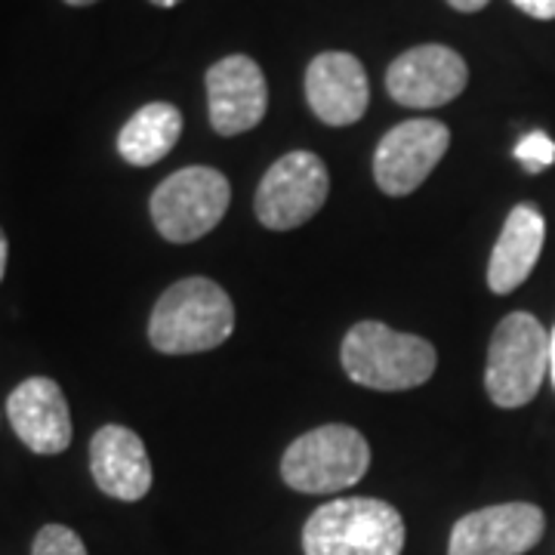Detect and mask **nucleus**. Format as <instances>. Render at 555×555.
Wrapping results in <instances>:
<instances>
[{
    "label": "nucleus",
    "mask_w": 555,
    "mask_h": 555,
    "mask_svg": "<svg viewBox=\"0 0 555 555\" xmlns=\"http://www.w3.org/2000/svg\"><path fill=\"white\" fill-rule=\"evenodd\" d=\"M31 555H90L83 540H80L78 531H72L68 525H43L38 534H35V543H31Z\"/></svg>",
    "instance_id": "17"
},
{
    "label": "nucleus",
    "mask_w": 555,
    "mask_h": 555,
    "mask_svg": "<svg viewBox=\"0 0 555 555\" xmlns=\"http://www.w3.org/2000/svg\"><path fill=\"white\" fill-rule=\"evenodd\" d=\"M516 160L528 170V173H543L546 167L555 164V142L553 137H546L543 130H531L518 139Z\"/></svg>",
    "instance_id": "18"
},
{
    "label": "nucleus",
    "mask_w": 555,
    "mask_h": 555,
    "mask_svg": "<svg viewBox=\"0 0 555 555\" xmlns=\"http://www.w3.org/2000/svg\"><path fill=\"white\" fill-rule=\"evenodd\" d=\"M546 531V516L534 503H496L463 516L451 531L448 555H525Z\"/></svg>",
    "instance_id": "10"
},
{
    "label": "nucleus",
    "mask_w": 555,
    "mask_h": 555,
    "mask_svg": "<svg viewBox=\"0 0 555 555\" xmlns=\"http://www.w3.org/2000/svg\"><path fill=\"white\" fill-rule=\"evenodd\" d=\"M7 259H10V241H7L3 229H0V281L7 275Z\"/></svg>",
    "instance_id": "21"
},
{
    "label": "nucleus",
    "mask_w": 555,
    "mask_h": 555,
    "mask_svg": "<svg viewBox=\"0 0 555 555\" xmlns=\"http://www.w3.org/2000/svg\"><path fill=\"white\" fill-rule=\"evenodd\" d=\"M448 145H451L448 124L433 118L401 120L379 139L374 152L377 185L392 198L411 195L429 179L438 160L448 155Z\"/></svg>",
    "instance_id": "8"
},
{
    "label": "nucleus",
    "mask_w": 555,
    "mask_h": 555,
    "mask_svg": "<svg viewBox=\"0 0 555 555\" xmlns=\"http://www.w3.org/2000/svg\"><path fill=\"white\" fill-rule=\"evenodd\" d=\"M513 3L531 20H555V0H513Z\"/></svg>",
    "instance_id": "19"
},
{
    "label": "nucleus",
    "mask_w": 555,
    "mask_h": 555,
    "mask_svg": "<svg viewBox=\"0 0 555 555\" xmlns=\"http://www.w3.org/2000/svg\"><path fill=\"white\" fill-rule=\"evenodd\" d=\"M343 371L352 383L377 392H404L436 374V346L429 339L392 331L383 321H358L343 337Z\"/></svg>",
    "instance_id": "2"
},
{
    "label": "nucleus",
    "mask_w": 555,
    "mask_h": 555,
    "mask_svg": "<svg viewBox=\"0 0 555 555\" xmlns=\"http://www.w3.org/2000/svg\"><path fill=\"white\" fill-rule=\"evenodd\" d=\"M235 331L232 297L210 278H182L167 287L149 318V343L160 356H198Z\"/></svg>",
    "instance_id": "1"
},
{
    "label": "nucleus",
    "mask_w": 555,
    "mask_h": 555,
    "mask_svg": "<svg viewBox=\"0 0 555 555\" xmlns=\"http://www.w3.org/2000/svg\"><path fill=\"white\" fill-rule=\"evenodd\" d=\"M90 473L102 494L120 500V503H137L152 491V460L142 444V438L118 426L108 423L90 441Z\"/></svg>",
    "instance_id": "14"
},
{
    "label": "nucleus",
    "mask_w": 555,
    "mask_h": 555,
    "mask_svg": "<svg viewBox=\"0 0 555 555\" xmlns=\"http://www.w3.org/2000/svg\"><path fill=\"white\" fill-rule=\"evenodd\" d=\"M182 112L170 102H149L137 108L118 133L120 158L133 167H152L177 149Z\"/></svg>",
    "instance_id": "16"
},
{
    "label": "nucleus",
    "mask_w": 555,
    "mask_h": 555,
    "mask_svg": "<svg viewBox=\"0 0 555 555\" xmlns=\"http://www.w3.org/2000/svg\"><path fill=\"white\" fill-rule=\"evenodd\" d=\"M7 416L22 444L35 454L56 456L72 444V411L56 379H22L7 398Z\"/></svg>",
    "instance_id": "12"
},
{
    "label": "nucleus",
    "mask_w": 555,
    "mask_h": 555,
    "mask_svg": "<svg viewBox=\"0 0 555 555\" xmlns=\"http://www.w3.org/2000/svg\"><path fill=\"white\" fill-rule=\"evenodd\" d=\"M62 3H68V7H93V3H100V0H62Z\"/></svg>",
    "instance_id": "23"
},
{
    "label": "nucleus",
    "mask_w": 555,
    "mask_h": 555,
    "mask_svg": "<svg viewBox=\"0 0 555 555\" xmlns=\"http://www.w3.org/2000/svg\"><path fill=\"white\" fill-rule=\"evenodd\" d=\"M451 7H454L456 13H478V10H485L491 0H448Z\"/></svg>",
    "instance_id": "20"
},
{
    "label": "nucleus",
    "mask_w": 555,
    "mask_h": 555,
    "mask_svg": "<svg viewBox=\"0 0 555 555\" xmlns=\"http://www.w3.org/2000/svg\"><path fill=\"white\" fill-rule=\"evenodd\" d=\"M306 102L327 127H349L364 118L371 83L361 60L339 50L318 53L306 68Z\"/></svg>",
    "instance_id": "13"
},
{
    "label": "nucleus",
    "mask_w": 555,
    "mask_h": 555,
    "mask_svg": "<svg viewBox=\"0 0 555 555\" xmlns=\"http://www.w3.org/2000/svg\"><path fill=\"white\" fill-rule=\"evenodd\" d=\"M550 374V334L531 312H513L494 327L485 389L496 408L531 404Z\"/></svg>",
    "instance_id": "5"
},
{
    "label": "nucleus",
    "mask_w": 555,
    "mask_h": 555,
    "mask_svg": "<svg viewBox=\"0 0 555 555\" xmlns=\"http://www.w3.org/2000/svg\"><path fill=\"white\" fill-rule=\"evenodd\" d=\"M371 469V444L352 426L327 423L299 436L281 456V478L299 494H339Z\"/></svg>",
    "instance_id": "4"
},
{
    "label": "nucleus",
    "mask_w": 555,
    "mask_h": 555,
    "mask_svg": "<svg viewBox=\"0 0 555 555\" xmlns=\"http://www.w3.org/2000/svg\"><path fill=\"white\" fill-rule=\"evenodd\" d=\"M469 83L466 60L444 43L411 47L386 72V93L404 108H438Z\"/></svg>",
    "instance_id": "9"
},
{
    "label": "nucleus",
    "mask_w": 555,
    "mask_h": 555,
    "mask_svg": "<svg viewBox=\"0 0 555 555\" xmlns=\"http://www.w3.org/2000/svg\"><path fill=\"white\" fill-rule=\"evenodd\" d=\"M232 204V185L217 167H182L152 192L149 214L160 238L192 244L210 235Z\"/></svg>",
    "instance_id": "6"
},
{
    "label": "nucleus",
    "mask_w": 555,
    "mask_h": 555,
    "mask_svg": "<svg viewBox=\"0 0 555 555\" xmlns=\"http://www.w3.org/2000/svg\"><path fill=\"white\" fill-rule=\"evenodd\" d=\"M331 192V173L315 152H287L259 182L254 210L272 232H291L315 217Z\"/></svg>",
    "instance_id": "7"
},
{
    "label": "nucleus",
    "mask_w": 555,
    "mask_h": 555,
    "mask_svg": "<svg viewBox=\"0 0 555 555\" xmlns=\"http://www.w3.org/2000/svg\"><path fill=\"white\" fill-rule=\"evenodd\" d=\"M546 241V219L534 204H516L503 222L488 262V287L496 297L518 291L534 272L540 250Z\"/></svg>",
    "instance_id": "15"
},
{
    "label": "nucleus",
    "mask_w": 555,
    "mask_h": 555,
    "mask_svg": "<svg viewBox=\"0 0 555 555\" xmlns=\"http://www.w3.org/2000/svg\"><path fill=\"white\" fill-rule=\"evenodd\" d=\"M207 112L219 137H241L266 118L269 83L257 60L235 53L207 68Z\"/></svg>",
    "instance_id": "11"
},
{
    "label": "nucleus",
    "mask_w": 555,
    "mask_h": 555,
    "mask_svg": "<svg viewBox=\"0 0 555 555\" xmlns=\"http://www.w3.org/2000/svg\"><path fill=\"white\" fill-rule=\"evenodd\" d=\"M404 518L377 496H343L318 506L302 528L306 555H401Z\"/></svg>",
    "instance_id": "3"
},
{
    "label": "nucleus",
    "mask_w": 555,
    "mask_h": 555,
    "mask_svg": "<svg viewBox=\"0 0 555 555\" xmlns=\"http://www.w3.org/2000/svg\"><path fill=\"white\" fill-rule=\"evenodd\" d=\"M149 3H155V7H164V10H170V7H177L182 0H149Z\"/></svg>",
    "instance_id": "24"
},
{
    "label": "nucleus",
    "mask_w": 555,
    "mask_h": 555,
    "mask_svg": "<svg viewBox=\"0 0 555 555\" xmlns=\"http://www.w3.org/2000/svg\"><path fill=\"white\" fill-rule=\"evenodd\" d=\"M550 377H553V386H555V327H553V334H550Z\"/></svg>",
    "instance_id": "22"
}]
</instances>
